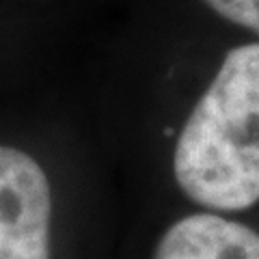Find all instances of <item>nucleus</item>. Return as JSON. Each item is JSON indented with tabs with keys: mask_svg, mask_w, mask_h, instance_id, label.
<instances>
[{
	"mask_svg": "<svg viewBox=\"0 0 259 259\" xmlns=\"http://www.w3.org/2000/svg\"><path fill=\"white\" fill-rule=\"evenodd\" d=\"M173 171L209 209L238 212L259 201V44L225 56L177 139Z\"/></svg>",
	"mask_w": 259,
	"mask_h": 259,
	"instance_id": "f257e3e1",
	"label": "nucleus"
},
{
	"mask_svg": "<svg viewBox=\"0 0 259 259\" xmlns=\"http://www.w3.org/2000/svg\"><path fill=\"white\" fill-rule=\"evenodd\" d=\"M52 197L28 153L0 145V259H50Z\"/></svg>",
	"mask_w": 259,
	"mask_h": 259,
	"instance_id": "f03ea898",
	"label": "nucleus"
},
{
	"mask_svg": "<svg viewBox=\"0 0 259 259\" xmlns=\"http://www.w3.org/2000/svg\"><path fill=\"white\" fill-rule=\"evenodd\" d=\"M153 259H259V233L214 214H192L164 231Z\"/></svg>",
	"mask_w": 259,
	"mask_h": 259,
	"instance_id": "7ed1b4c3",
	"label": "nucleus"
},
{
	"mask_svg": "<svg viewBox=\"0 0 259 259\" xmlns=\"http://www.w3.org/2000/svg\"><path fill=\"white\" fill-rule=\"evenodd\" d=\"M205 3L225 20L259 35V0H205Z\"/></svg>",
	"mask_w": 259,
	"mask_h": 259,
	"instance_id": "20e7f679",
	"label": "nucleus"
}]
</instances>
